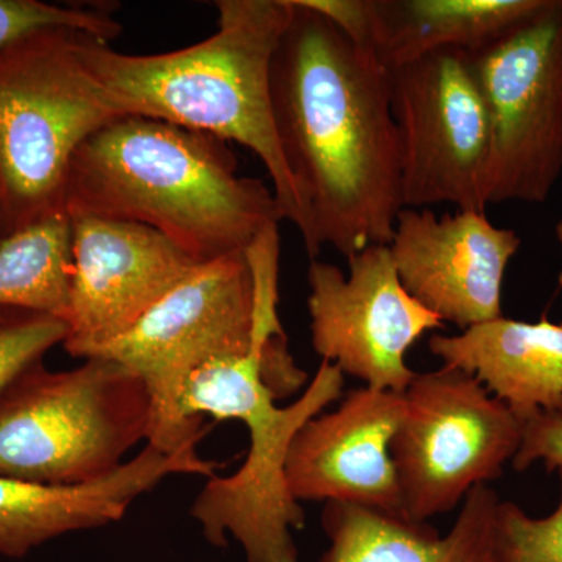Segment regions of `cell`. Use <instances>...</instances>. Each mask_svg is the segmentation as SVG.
I'll list each match as a JSON object with an SVG mask.
<instances>
[{
  "instance_id": "6da1fadb",
  "label": "cell",
  "mask_w": 562,
  "mask_h": 562,
  "mask_svg": "<svg viewBox=\"0 0 562 562\" xmlns=\"http://www.w3.org/2000/svg\"><path fill=\"white\" fill-rule=\"evenodd\" d=\"M273 54V120L303 213L312 260L330 246L346 260L390 246L403 209L401 140L391 76L327 18L291 0Z\"/></svg>"
},
{
  "instance_id": "7a4b0ae2",
  "label": "cell",
  "mask_w": 562,
  "mask_h": 562,
  "mask_svg": "<svg viewBox=\"0 0 562 562\" xmlns=\"http://www.w3.org/2000/svg\"><path fill=\"white\" fill-rule=\"evenodd\" d=\"M238 168L216 136L151 117H116L74 155L66 213L146 225L199 265L220 260L284 221L271 188Z\"/></svg>"
},
{
  "instance_id": "3957f363",
  "label": "cell",
  "mask_w": 562,
  "mask_h": 562,
  "mask_svg": "<svg viewBox=\"0 0 562 562\" xmlns=\"http://www.w3.org/2000/svg\"><path fill=\"white\" fill-rule=\"evenodd\" d=\"M213 5L217 31L201 43L131 55L81 33V61L121 116L169 122L254 151L271 177L283 220L301 232V199L281 151L271 95L272 58L291 22V0Z\"/></svg>"
},
{
  "instance_id": "277c9868",
  "label": "cell",
  "mask_w": 562,
  "mask_h": 562,
  "mask_svg": "<svg viewBox=\"0 0 562 562\" xmlns=\"http://www.w3.org/2000/svg\"><path fill=\"white\" fill-rule=\"evenodd\" d=\"M277 342L202 366L181 398L184 419L239 420L249 431L241 468L214 475L191 505L209 542L225 547L232 535L247 562H299L292 531L303 528L305 514L288 490V452L303 424L341 398L346 376L338 366L322 361L301 397L279 406L266 384Z\"/></svg>"
},
{
  "instance_id": "5b68a950",
  "label": "cell",
  "mask_w": 562,
  "mask_h": 562,
  "mask_svg": "<svg viewBox=\"0 0 562 562\" xmlns=\"http://www.w3.org/2000/svg\"><path fill=\"white\" fill-rule=\"evenodd\" d=\"M288 338L279 316V262L250 268L246 251L195 266L135 328L94 357L120 362L149 392L147 443L166 454L199 453L209 425L184 419L181 398L195 371Z\"/></svg>"
},
{
  "instance_id": "8992f818",
  "label": "cell",
  "mask_w": 562,
  "mask_h": 562,
  "mask_svg": "<svg viewBox=\"0 0 562 562\" xmlns=\"http://www.w3.org/2000/svg\"><path fill=\"white\" fill-rule=\"evenodd\" d=\"M83 32L50 27L0 49V228L3 239L66 214L74 155L121 117L85 68Z\"/></svg>"
},
{
  "instance_id": "52a82bcc",
  "label": "cell",
  "mask_w": 562,
  "mask_h": 562,
  "mask_svg": "<svg viewBox=\"0 0 562 562\" xmlns=\"http://www.w3.org/2000/svg\"><path fill=\"white\" fill-rule=\"evenodd\" d=\"M149 392L120 362L68 371L41 361L0 391V476L50 486L101 482L147 443Z\"/></svg>"
},
{
  "instance_id": "ba28073f",
  "label": "cell",
  "mask_w": 562,
  "mask_h": 562,
  "mask_svg": "<svg viewBox=\"0 0 562 562\" xmlns=\"http://www.w3.org/2000/svg\"><path fill=\"white\" fill-rule=\"evenodd\" d=\"M469 60L490 114L487 205L547 202L562 176V0Z\"/></svg>"
},
{
  "instance_id": "9c48e42d",
  "label": "cell",
  "mask_w": 562,
  "mask_h": 562,
  "mask_svg": "<svg viewBox=\"0 0 562 562\" xmlns=\"http://www.w3.org/2000/svg\"><path fill=\"white\" fill-rule=\"evenodd\" d=\"M403 395L391 454L406 519L425 524L502 475L524 424L475 376L449 366L416 373Z\"/></svg>"
},
{
  "instance_id": "30bf717a",
  "label": "cell",
  "mask_w": 562,
  "mask_h": 562,
  "mask_svg": "<svg viewBox=\"0 0 562 562\" xmlns=\"http://www.w3.org/2000/svg\"><path fill=\"white\" fill-rule=\"evenodd\" d=\"M390 76L403 209L452 203L486 213L490 114L468 52H435Z\"/></svg>"
},
{
  "instance_id": "8fae6325",
  "label": "cell",
  "mask_w": 562,
  "mask_h": 562,
  "mask_svg": "<svg viewBox=\"0 0 562 562\" xmlns=\"http://www.w3.org/2000/svg\"><path fill=\"white\" fill-rule=\"evenodd\" d=\"M347 262L349 276L330 262H310L313 349L372 390L405 394L416 375L406 353L443 322L403 288L387 244H372Z\"/></svg>"
},
{
  "instance_id": "7c38bea8",
  "label": "cell",
  "mask_w": 562,
  "mask_h": 562,
  "mask_svg": "<svg viewBox=\"0 0 562 562\" xmlns=\"http://www.w3.org/2000/svg\"><path fill=\"white\" fill-rule=\"evenodd\" d=\"M70 357H94L131 333L199 265L146 225L68 214Z\"/></svg>"
},
{
  "instance_id": "4fadbf2b",
  "label": "cell",
  "mask_w": 562,
  "mask_h": 562,
  "mask_svg": "<svg viewBox=\"0 0 562 562\" xmlns=\"http://www.w3.org/2000/svg\"><path fill=\"white\" fill-rule=\"evenodd\" d=\"M522 246L513 228L495 227L482 211L438 216L402 209L390 243L403 288L461 330L503 316V280Z\"/></svg>"
},
{
  "instance_id": "5bb4252c",
  "label": "cell",
  "mask_w": 562,
  "mask_h": 562,
  "mask_svg": "<svg viewBox=\"0 0 562 562\" xmlns=\"http://www.w3.org/2000/svg\"><path fill=\"white\" fill-rule=\"evenodd\" d=\"M405 414V395L358 387L330 413L295 432L286 483L301 502L347 503L406 517L391 442Z\"/></svg>"
},
{
  "instance_id": "9a60e30c",
  "label": "cell",
  "mask_w": 562,
  "mask_h": 562,
  "mask_svg": "<svg viewBox=\"0 0 562 562\" xmlns=\"http://www.w3.org/2000/svg\"><path fill=\"white\" fill-rule=\"evenodd\" d=\"M217 464L199 453L166 454L146 446L101 482L50 486L0 476V554L25 557L41 543L117 522L140 495L172 475L213 479Z\"/></svg>"
},
{
  "instance_id": "2e32d148",
  "label": "cell",
  "mask_w": 562,
  "mask_h": 562,
  "mask_svg": "<svg viewBox=\"0 0 562 562\" xmlns=\"http://www.w3.org/2000/svg\"><path fill=\"white\" fill-rule=\"evenodd\" d=\"M492 487H473L452 530L387 516L347 503H325L322 528L328 549L319 562H501L498 506Z\"/></svg>"
},
{
  "instance_id": "e0dca14e",
  "label": "cell",
  "mask_w": 562,
  "mask_h": 562,
  "mask_svg": "<svg viewBox=\"0 0 562 562\" xmlns=\"http://www.w3.org/2000/svg\"><path fill=\"white\" fill-rule=\"evenodd\" d=\"M431 353L449 368L471 373L522 424L562 402V325L542 319H498L460 335H432Z\"/></svg>"
},
{
  "instance_id": "ac0fdd59",
  "label": "cell",
  "mask_w": 562,
  "mask_h": 562,
  "mask_svg": "<svg viewBox=\"0 0 562 562\" xmlns=\"http://www.w3.org/2000/svg\"><path fill=\"white\" fill-rule=\"evenodd\" d=\"M375 58L387 70L439 50L473 54L541 10L546 0H373Z\"/></svg>"
},
{
  "instance_id": "d6986e66",
  "label": "cell",
  "mask_w": 562,
  "mask_h": 562,
  "mask_svg": "<svg viewBox=\"0 0 562 562\" xmlns=\"http://www.w3.org/2000/svg\"><path fill=\"white\" fill-rule=\"evenodd\" d=\"M68 213L40 222L0 244V306H21L66 321L69 312Z\"/></svg>"
},
{
  "instance_id": "ffe728a7",
  "label": "cell",
  "mask_w": 562,
  "mask_h": 562,
  "mask_svg": "<svg viewBox=\"0 0 562 562\" xmlns=\"http://www.w3.org/2000/svg\"><path fill=\"white\" fill-rule=\"evenodd\" d=\"M72 29L111 43L121 35L111 7L90 3H49L41 0H0V49L41 29Z\"/></svg>"
},
{
  "instance_id": "44dd1931",
  "label": "cell",
  "mask_w": 562,
  "mask_h": 562,
  "mask_svg": "<svg viewBox=\"0 0 562 562\" xmlns=\"http://www.w3.org/2000/svg\"><path fill=\"white\" fill-rule=\"evenodd\" d=\"M68 324L54 314L0 306V391L22 372L44 360L47 351L63 346Z\"/></svg>"
},
{
  "instance_id": "7402d4cb",
  "label": "cell",
  "mask_w": 562,
  "mask_h": 562,
  "mask_svg": "<svg viewBox=\"0 0 562 562\" xmlns=\"http://www.w3.org/2000/svg\"><path fill=\"white\" fill-rule=\"evenodd\" d=\"M560 502L552 514L532 517L513 502L498 506L501 562H562V469Z\"/></svg>"
},
{
  "instance_id": "603a6c76",
  "label": "cell",
  "mask_w": 562,
  "mask_h": 562,
  "mask_svg": "<svg viewBox=\"0 0 562 562\" xmlns=\"http://www.w3.org/2000/svg\"><path fill=\"white\" fill-rule=\"evenodd\" d=\"M327 18L357 47L375 57L376 18L373 0H299Z\"/></svg>"
},
{
  "instance_id": "cb8c5ba5",
  "label": "cell",
  "mask_w": 562,
  "mask_h": 562,
  "mask_svg": "<svg viewBox=\"0 0 562 562\" xmlns=\"http://www.w3.org/2000/svg\"><path fill=\"white\" fill-rule=\"evenodd\" d=\"M538 461H542L549 472L562 469L561 413H539L524 424L522 442L512 461L513 468L524 472Z\"/></svg>"
},
{
  "instance_id": "d4e9b609",
  "label": "cell",
  "mask_w": 562,
  "mask_h": 562,
  "mask_svg": "<svg viewBox=\"0 0 562 562\" xmlns=\"http://www.w3.org/2000/svg\"><path fill=\"white\" fill-rule=\"evenodd\" d=\"M557 236H558V239H560V243L562 244V224H560V222H558V225H557ZM561 325H562V321H561Z\"/></svg>"
},
{
  "instance_id": "484cf974",
  "label": "cell",
  "mask_w": 562,
  "mask_h": 562,
  "mask_svg": "<svg viewBox=\"0 0 562 562\" xmlns=\"http://www.w3.org/2000/svg\"><path fill=\"white\" fill-rule=\"evenodd\" d=\"M3 241L2 228H0V244Z\"/></svg>"
},
{
  "instance_id": "4316f807",
  "label": "cell",
  "mask_w": 562,
  "mask_h": 562,
  "mask_svg": "<svg viewBox=\"0 0 562 562\" xmlns=\"http://www.w3.org/2000/svg\"><path fill=\"white\" fill-rule=\"evenodd\" d=\"M558 413H561V414H562V402H561L560 409H558Z\"/></svg>"
},
{
  "instance_id": "83f0119b",
  "label": "cell",
  "mask_w": 562,
  "mask_h": 562,
  "mask_svg": "<svg viewBox=\"0 0 562 562\" xmlns=\"http://www.w3.org/2000/svg\"><path fill=\"white\" fill-rule=\"evenodd\" d=\"M560 224H562V217H561Z\"/></svg>"
}]
</instances>
